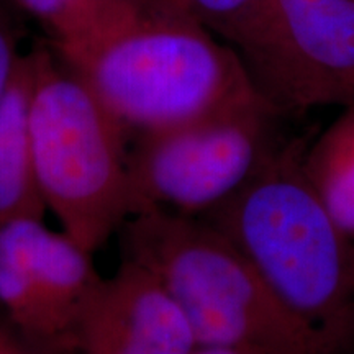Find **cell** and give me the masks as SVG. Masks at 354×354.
I'll return each instance as SVG.
<instances>
[{"label": "cell", "mask_w": 354, "mask_h": 354, "mask_svg": "<svg viewBox=\"0 0 354 354\" xmlns=\"http://www.w3.org/2000/svg\"><path fill=\"white\" fill-rule=\"evenodd\" d=\"M19 13L10 0H0V102L7 94L24 57L19 51Z\"/></svg>", "instance_id": "7c38bea8"}, {"label": "cell", "mask_w": 354, "mask_h": 354, "mask_svg": "<svg viewBox=\"0 0 354 354\" xmlns=\"http://www.w3.org/2000/svg\"><path fill=\"white\" fill-rule=\"evenodd\" d=\"M32 68L24 55L0 102V223L25 216L44 218L30 135Z\"/></svg>", "instance_id": "9c48e42d"}, {"label": "cell", "mask_w": 354, "mask_h": 354, "mask_svg": "<svg viewBox=\"0 0 354 354\" xmlns=\"http://www.w3.org/2000/svg\"><path fill=\"white\" fill-rule=\"evenodd\" d=\"M304 149L277 145L240 192L201 220L336 351L354 328V246L310 185Z\"/></svg>", "instance_id": "7a4b0ae2"}, {"label": "cell", "mask_w": 354, "mask_h": 354, "mask_svg": "<svg viewBox=\"0 0 354 354\" xmlns=\"http://www.w3.org/2000/svg\"><path fill=\"white\" fill-rule=\"evenodd\" d=\"M28 57L30 135L44 207L95 253L130 218L125 130L55 53Z\"/></svg>", "instance_id": "277c9868"}, {"label": "cell", "mask_w": 354, "mask_h": 354, "mask_svg": "<svg viewBox=\"0 0 354 354\" xmlns=\"http://www.w3.org/2000/svg\"><path fill=\"white\" fill-rule=\"evenodd\" d=\"M13 7L20 13H28L30 17L41 21L48 30H53L55 26L73 15L86 0H10Z\"/></svg>", "instance_id": "4fadbf2b"}, {"label": "cell", "mask_w": 354, "mask_h": 354, "mask_svg": "<svg viewBox=\"0 0 354 354\" xmlns=\"http://www.w3.org/2000/svg\"><path fill=\"white\" fill-rule=\"evenodd\" d=\"M302 165L336 227L354 246V102L304 149Z\"/></svg>", "instance_id": "30bf717a"}, {"label": "cell", "mask_w": 354, "mask_h": 354, "mask_svg": "<svg viewBox=\"0 0 354 354\" xmlns=\"http://www.w3.org/2000/svg\"><path fill=\"white\" fill-rule=\"evenodd\" d=\"M230 46L277 113L354 102V0H263Z\"/></svg>", "instance_id": "8992f818"}, {"label": "cell", "mask_w": 354, "mask_h": 354, "mask_svg": "<svg viewBox=\"0 0 354 354\" xmlns=\"http://www.w3.org/2000/svg\"><path fill=\"white\" fill-rule=\"evenodd\" d=\"M122 251L167 287L198 346L259 354L335 353L207 221L158 212L133 215L122 227Z\"/></svg>", "instance_id": "3957f363"}, {"label": "cell", "mask_w": 354, "mask_h": 354, "mask_svg": "<svg viewBox=\"0 0 354 354\" xmlns=\"http://www.w3.org/2000/svg\"><path fill=\"white\" fill-rule=\"evenodd\" d=\"M277 112L263 97L196 120L141 133L128 153L130 216L203 218L220 209L264 165L277 143Z\"/></svg>", "instance_id": "5b68a950"}, {"label": "cell", "mask_w": 354, "mask_h": 354, "mask_svg": "<svg viewBox=\"0 0 354 354\" xmlns=\"http://www.w3.org/2000/svg\"><path fill=\"white\" fill-rule=\"evenodd\" d=\"M194 15L227 41L236 37L263 0H184Z\"/></svg>", "instance_id": "8fae6325"}, {"label": "cell", "mask_w": 354, "mask_h": 354, "mask_svg": "<svg viewBox=\"0 0 354 354\" xmlns=\"http://www.w3.org/2000/svg\"><path fill=\"white\" fill-rule=\"evenodd\" d=\"M0 354H25L20 344L13 339V336L3 326L2 320H0Z\"/></svg>", "instance_id": "5bb4252c"}, {"label": "cell", "mask_w": 354, "mask_h": 354, "mask_svg": "<svg viewBox=\"0 0 354 354\" xmlns=\"http://www.w3.org/2000/svg\"><path fill=\"white\" fill-rule=\"evenodd\" d=\"M55 56L123 130H162L261 97L241 57L184 0H86Z\"/></svg>", "instance_id": "6da1fadb"}, {"label": "cell", "mask_w": 354, "mask_h": 354, "mask_svg": "<svg viewBox=\"0 0 354 354\" xmlns=\"http://www.w3.org/2000/svg\"><path fill=\"white\" fill-rule=\"evenodd\" d=\"M91 251L44 218L0 223V312L41 343H69L76 318L102 276Z\"/></svg>", "instance_id": "52a82bcc"}, {"label": "cell", "mask_w": 354, "mask_h": 354, "mask_svg": "<svg viewBox=\"0 0 354 354\" xmlns=\"http://www.w3.org/2000/svg\"><path fill=\"white\" fill-rule=\"evenodd\" d=\"M192 354H259L250 349L223 348V346H198Z\"/></svg>", "instance_id": "9a60e30c"}, {"label": "cell", "mask_w": 354, "mask_h": 354, "mask_svg": "<svg viewBox=\"0 0 354 354\" xmlns=\"http://www.w3.org/2000/svg\"><path fill=\"white\" fill-rule=\"evenodd\" d=\"M69 343L81 354H192L198 348L167 287L149 269L125 258L87 297Z\"/></svg>", "instance_id": "ba28073f"}]
</instances>
